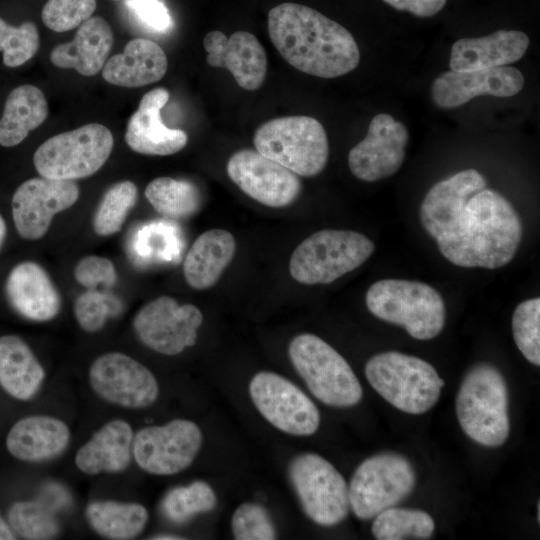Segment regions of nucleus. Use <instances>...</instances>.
<instances>
[{"mask_svg":"<svg viewBox=\"0 0 540 540\" xmlns=\"http://www.w3.org/2000/svg\"><path fill=\"white\" fill-rule=\"evenodd\" d=\"M86 518L99 535L128 540L139 535L147 524V509L139 503L96 500L86 507Z\"/></svg>","mask_w":540,"mask_h":540,"instance_id":"obj_31","label":"nucleus"},{"mask_svg":"<svg viewBox=\"0 0 540 540\" xmlns=\"http://www.w3.org/2000/svg\"><path fill=\"white\" fill-rule=\"evenodd\" d=\"M248 390L258 412L281 432L310 436L318 430V408L298 386L282 375L258 372L250 380Z\"/></svg>","mask_w":540,"mask_h":540,"instance_id":"obj_12","label":"nucleus"},{"mask_svg":"<svg viewBox=\"0 0 540 540\" xmlns=\"http://www.w3.org/2000/svg\"><path fill=\"white\" fill-rule=\"evenodd\" d=\"M509 394L501 372L478 363L464 376L456 397V414L464 433L485 447L503 445L510 433Z\"/></svg>","mask_w":540,"mask_h":540,"instance_id":"obj_3","label":"nucleus"},{"mask_svg":"<svg viewBox=\"0 0 540 540\" xmlns=\"http://www.w3.org/2000/svg\"><path fill=\"white\" fill-rule=\"evenodd\" d=\"M6 223L3 217L0 215V248L2 247L6 237Z\"/></svg>","mask_w":540,"mask_h":540,"instance_id":"obj_47","label":"nucleus"},{"mask_svg":"<svg viewBox=\"0 0 540 540\" xmlns=\"http://www.w3.org/2000/svg\"><path fill=\"white\" fill-rule=\"evenodd\" d=\"M231 529L237 540H272L277 536L267 509L258 504H241L233 513Z\"/></svg>","mask_w":540,"mask_h":540,"instance_id":"obj_40","label":"nucleus"},{"mask_svg":"<svg viewBox=\"0 0 540 540\" xmlns=\"http://www.w3.org/2000/svg\"><path fill=\"white\" fill-rule=\"evenodd\" d=\"M523 85L522 73L511 66L471 71L451 70L435 78L431 86V97L439 108L453 109L477 96H514L522 90Z\"/></svg>","mask_w":540,"mask_h":540,"instance_id":"obj_19","label":"nucleus"},{"mask_svg":"<svg viewBox=\"0 0 540 540\" xmlns=\"http://www.w3.org/2000/svg\"><path fill=\"white\" fill-rule=\"evenodd\" d=\"M529 46V37L517 30H497L478 38L456 41L450 54L449 65L453 71L507 66L520 60Z\"/></svg>","mask_w":540,"mask_h":540,"instance_id":"obj_23","label":"nucleus"},{"mask_svg":"<svg viewBox=\"0 0 540 540\" xmlns=\"http://www.w3.org/2000/svg\"><path fill=\"white\" fill-rule=\"evenodd\" d=\"M113 145V135L106 126L89 123L43 142L33 162L43 177L76 180L96 173L108 160Z\"/></svg>","mask_w":540,"mask_h":540,"instance_id":"obj_9","label":"nucleus"},{"mask_svg":"<svg viewBox=\"0 0 540 540\" xmlns=\"http://www.w3.org/2000/svg\"><path fill=\"white\" fill-rule=\"evenodd\" d=\"M5 292L12 308L31 321L51 320L61 308L58 290L45 269L35 262L25 261L13 267Z\"/></svg>","mask_w":540,"mask_h":540,"instance_id":"obj_22","label":"nucleus"},{"mask_svg":"<svg viewBox=\"0 0 540 540\" xmlns=\"http://www.w3.org/2000/svg\"><path fill=\"white\" fill-rule=\"evenodd\" d=\"M123 310L121 300L97 289H88L75 301L74 314L79 326L86 332L102 329L110 317L118 316Z\"/></svg>","mask_w":540,"mask_h":540,"instance_id":"obj_38","label":"nucleus"},{"mask_svg":"<svg viewBox=\"0 0 540 540\" xmlns=\"http://www.w3.org/2000/svg\"><path fill=\"white\" fill-rule=\"evenodd\" d=\"M226 169L229 178L245 194L268 207L289 206L301 192L297 174L257 150L235 152Z\"/></svg>","mask_w":540,"mask_h":540,"instance_id":"obj_16","label":"nucleus"},{"mask_svg":"<svg viewBox=\"0 0 540 540\" xmlns=\"http://www.w3.org/2000/svg\"><path fill=\"white\" fill-rule=\"evenodd\" d=\"M15 533L9 523L0 514V540H14Z\"/></svg>","mask_w":540,"mask_h":540,"instance_id":"obj_45","label":"nucleus"},{"mask_svg":"<svg viewBox=\"0 0 540 540\" xmlns=\"http://www.w3.org/2000/svg\"><path fill=\"white\" fill-rule=\"evenodd\" d=\"M96 9L95 0H48L41 13L43 23L55 32L79 27Z\"/></svg>","mask_w":540,"mask_h":540,"instance_id":"obj_41","label":"nucleus"},{"mask_svg":"<svg viewBox=\"0 0 540 540\" xmlns=\"http://www.w3.org/2000/svg\"><path fill=\"white\" fill-rule=\"evenodd\" d=\"M145 197L153 208L169 219H185L200 207V193L195 184L171 177H158L145 189Z\"/></svg>","mask_w":540,"mask_h":540,"instance_id":"obj_32","label":"nucleus"},{"mask_svg":"<svg viewBox=\"0 0 540 540\" xmlns=\"http://www.w3.org/2000/svg\"><path fill=\"white\" fill-rule=\"evenodd\" d=\"M138 197L136 185L128 180L113 184L103 195L93 216V229L99 236L119 232Z\"/></svg>","mask_w":540,"mask_h":540,"instance_id":"obj_34","label":"nucleus"},{"mask_svg":"<svg viewBox=\"0 0 540 540\" xmlns=\"http://www.w3.org/2000/svg\"><path fill=\"white\" fill-rule=\"evenodd\" d=\"M167 57L155 42L136 38L129 41L123 52L112 56L102 68V77L120 87H141L163 78Z\"/></svg>","mask_w":540,"mask_h":540,"instance_id":"obj_27","label":"nucleus"},{"mask_svg":"<svg viewBox=\"0 0 540 540\" xmlns=\"http://www.w3.org/2000/svg\"><path fill=\"white\" fill-rule=\"evenodd\" d=\"M253 142L259 153L300 176L318 175L328 161L326 131L310 116L269 120L257 128Z\"/></svg>","mask_w":540,"mask_h":540,"instance_id":"obj_8","label":"nucleus"},{"mask_svg":"<svg viewBox=\"0 0 540 540\" xmlns=\"http://www.w3.org/2000/svg\"><path fill=\"white\" fill-rule=\"evenodd\" d=\"M409 133L393 116L373 117L365 138L349 152L348 166L358 179L374 182L395 174L405 159Z\"/></svg>","mask_w":540,"mask_h":540,"instance_id":"obj_18","label":"nucleus"},{"mask_svg":"<svg viewBox=\"0 0 540 540\" xmlns=\"http://www.w3.org/2000/svg\"><path fill=\"white\" fill-rule=\"evenodd\" d=\"M365 301L375 317L403 327L418 340L435 338L445 325L443 298L436 289L423 282L379 280L369 287Z\"/></svg>","mask_w":540,"mask_h":540,"instance_id":"obj_4","label":"nucleus"},{"mask_svg":"<svg viewBox=\"0 0 540 540\" xmlns=\"http://www.w3.org/2000/svg\"><path fill=\"white\" fill-rule=\"evenodd\" d=\"M398 11H406L417 17H431L439 13L447 0H383Z\"/></svg>","mask_w":540,"mask_h":540,"instance_id":"obj_44","label":"nucleus"},{"mask_svg":"<svg viewBox=\"0 0 540 540\" xmlns=\"http://www.w3.org/2000/svg\"><path fill=\"white\" fill-rule=\"evenodd\" d=\"M374 250V243L359 232L320 230L296 247L289 272L301 284H329L361 266Z\"/></svg>","mask_w":540,"mask_h":540,"instance_id":"obj_7","label":"nucleus"},{"mask_svg":"<svg viewBox=\"0 0 540 540\" xmlns=\"http://www.w3.org/2000/svg\"><path fill=\"white\" fill-rule=\"evenodd\" d=\"M7 518L14 533L24 539H52L59 533V524L53 513L37 501L15 502L10 506Z\"/></svg>","mask_w":540,"mask_h":540,"instance_id":"obj_36","label":"nucleus"},{"mask_svg":"<svg viewBox=\"0 0 540 540\" xmlns=\"http://www.w3.org/2000/svg\"><path fill=\"white\" fill-rule=\"evenodd\" d=\"M115 1H119V0H115Z\"/></svg>","mask_w":540,"mask_h":540,"instance_id":"obj_49","label":"nucleus"},{"mask_svg":"<svg viewBox=\"0 0 540 540\" xmlns=\"http://www.w3.org/2000/svg\"><path fill=\"white\" fill-rule=\"evenodd\" d=\"M76 281L87 289L98 286L111 288L117 281V273L113 263L104 257L86 256L76 265L74 270Z\"/></svg>","mask_w":540,"mask_h":540,"instance_id":"obj_42","label":"nucleus"},{"mask_svg":"<svg viewBox=\"0 0 540 540\" xmlns=\"http://www.w3.org/2000/svg\"><path fill=\"white\" fill-rule=\"evenodd\" d=\"M365 376L387 402L413 415L430 410L445 384L430 363L396 351L371 357L365 365Z\"/></svg>","mask_w":540,"mask_h":540,"instance_id":"obj_5","label":"nucleus"},{"mask_svg":"<svg viewBox=\"0 0 540 540\" xmlns=\"http://www.w3.org/2000/svg\"><path fill=\"white\" fill-rule=\"evenodd\" d=\"M202 442V431L195 422L175 419L139 430L133 439L132 453L145 472L173 475L192 464Z\"/></svg>","mask_w":540,"mask_h":540,"instance_id":"obj_13","label":"nucleus"},{"mask_svg":"<svg viewBox=\"0 0 540 540\" xmlns=\"http://www.w3.org/2000/svg\"><path fill=\"white\" fill-rule=\"evenodd\" d=\"M127 7L138 23L155 33H166L173 26L167 7L160 0H127Z\"/></svg>","mask_w":540,"mask_h":540,"instance_id":"obj_43","label":"nucleus"},{"mask_svg":"<svg viewBox=\"0 0 540 540\" xmlns=\"http://www.w3.org/2000/svg\"><path fill=\"white\" fill-rule=\"evenodd\" d=\"M151 539H155V540H179V539H184V538L181 537V536H178V535L164 533V534H156L153 537H151Z\"/></svg>","mask_w":540,"mask_h":540,"instance_id":"obj_46","label":"nucleus"},{"mask_svg":"<svg viewBox=\"0 0 540 540\" xmlns=\"http://www.w3.org/2000/svg\"><path fill=\"white\" fill-rule=\"evenodd\" d=\"M203 47L208 53L207 63L228 69L241 88L254 91L263 84L267 56L252 33L237 31L228 38L223 32L213 30L205 35Z\"/></svg>","mask_w":540,"mask_h":540,"instance_id":"obj_20","label":"nucleus"},{"mask_svg":"<svg viewBox=\"0 0 540 540\" xmlns=\"http://www.w3.org/2000/svg\"><path fill=\"white\" fill-rule=\"evenodd\" d=\"M475 169L434 184L420 206V220L441 254L460 267L497 269L515 256L522 224L511 203L486 189Z\"/></svg>","mask_w":540,"mask_h":540,"instance_id":"obj_1","label":"nucleus"},{"mask_svg":"<svg viewBox=\"0 0 540 540\" xmlns=\"http://www.w3.org/2000/svg\"><path fill=\"white\" fill-rule=\"evenodd\" d=\"M269 37L280 55L299 71L336 78L354 70L360 51L352 34L303 4L286 2L268 12Z\"/></svg>","mask_w":540,"mask_h":540,"instance_id":"obj_2","label":"nucleus"},{"mask_svg":"<svg viewBox=\"0 0 540 540\" xmlns=\"http://www.w3.org/2000/svg\"><path fill=\"white\" fill-rule=\"evenodd\" d=\"M114 36L102 17H90L78 28L71 42L55 46L50 53L52 64L73 68L84 76L97 74L105 65Z\"/></svg>","mask_w":540,"mask_h":540,"instance_id":"obj_25","label":"nucleus"},{"mask_svg":"<svg viewBox=\"0 0 540 540\" xmlns=\"http://www.w3.org/2000/svg\"><path fill=\"white\" fill-rule=\"evenodd\" d=\"M434 529V520L427 512L393 506L374 517L371 530L377 540H423L431 538Z\"/></svg>","mask_w":540,"mask_h":540,"instance_id":"obj_33","label":"nucleus"},{"mask_svg":"<svg viewBox=\"0 0 540 540\" xmlns=\"http://www.w3.org/2000/svg\"><path fill=\"white\" fill-rule=\"evenodd\" d=\"M288 475L304 513L314 523L332 527L347 517L348 485L324 457L310 452L299 454L291 460Z\"/></svg>","mask_w":540,"mask_h":540,"instance_id":"obj_11","label":"nucleus"},{"mask_svg":"<svg viewBox=\"0 0 540 540\" xmlns=\"http://www.w3.org/2000/svg\"><path fill=\"white\" fill-rule=\"evenodd\" d=\"M415 484L416 473L406 457L395 452L373 455L365 459L351 477L350 508L358 519H373L407 498Z\"/></svg>","mask_w":540,"mask_h":540,"instance_id":"obj_10","label":"nucleus"},{"mask_svg":"<svg viewBox=\"0 0 540 540\" xmlns=\"http://www.w3.org/2000/svg\"><path fill=\"white\" fill-rule=\"evenodd\" d=\"M289 359L313 396L337 408L357 405L361 384L346 359L320 337L303 333L288 347Z\"/></svg>","mask_w":540,"mask_h":540,"instance_id":"obj_6","label":"nucleus"},{"mask_svg":"<svg viewBox=\"0 0 540 540\" xmlns=\"http://www.w3.org/2000/svg\"><path fill=\"white\" fill-rule=\"evenodd\" d=\"M47 116L48 104L39 88L30 84L16 87L9 93L0 119V145L21 143Z\"/></svg>","mask_w":540,"mask_h":540,"instance_id":"obj_30","label":"nucleus"},{"mask_svg":"<svg viewBox=\"0 0 540 540\" xmlns=\"http://www.w3.org/2000/svg\"><path fill=\"white\" fill-rule=\"evenodd\" d=\"M168 99L169 92L164 87L155 88L142 97L125 132V141L133 151L144 155L166 156L186 146L187 134L179 129L168 128L162 122L160 111Z\"/></svg>","mask_w":540,"mask_h":540,"instance_id":"obj_21","label":"nucleus"},{"mask_svg":"<svg viewBox=\"0 0 540 540\" xmlns=\"http://www.w3.org/2000/svg\"><path fill=\"white\" fill-rule=\"evenodd\" d=\"M537 509H538L537 519H538V522H539L540 521V502H538V504H537Z\"/></svg>","mask_w":540,"mask_h":540,"instance_id":"obj_48","label":"nucleus"},{"mask_svg":"<svg viewBox=\"0 0 540 540\" xmlns=\"http://www.w3.org/2000/svg\"><path fill=\"white\" fill-rule=\"evenodd\" d=\"M236 251L234 236L224 229L203 232L191 245L183 262L187 284L206 290L216 284Z\"/></svg>","mask_w":540,"mask_h":540,"instance_id":"obj_28","label":"nucleus"},{"mask_svg":"<svg viewBox=\"0 0 540 540\" xmlns=\"http://www.w3.org/2000/svg\"><path fill=\"white\" fill-rule=\"evenodd\" d=\"M202 322L203 315L196 306L179 305L176 299L161 296L136 313L133 328L144 345L160 354L174 356L195 345Z\"/></svg>","mask_w":540,"mask_h":540,"instance_id":"obj_14","label":"nucleus"},{"mask_svg":"<svg viewBox=\"0 0 540 540\" xmlns=\"http://www.w3.org/2000/svg\"><path fill=\"white\" fill-rule=\"evenodd\" d=\"M44 378L42 365L20 337H0V385L7 394L17 400H29L38 392Z\"/></svg>","mask_w":540,"mask_h":540,"instance_id":"obj_29","label":"nucleus"},{"mask_svg":"<svg viewBox=\"0 0 540 540\" xmlns=\"http://www.w3.org/2000/svg\"><path fill=\"white\" fill-rule=\"evenodd\" d=\"M216 503L213 488L207 482L197 480L171 489L162 501V510L170 521L183 523L197 514L212 511Z\"/></svg>","mask_w":540,"mask_h":540,"instance_id":"obj_35","label":"nucleus"},{"mask_svg":"<svg viewBox=\"0 0 540 540\" xmlns=\"http://www.w3.org/2000/svg\"><path fill=\"white\" fill-rule=\"evenodd\" d=\"M70 441V430L60 419L33 415L20 419L9 430V453L26 462H39L61 454Z\"/></svg>","mask_w":540,"mask_h":540,"instance_id":"obj_24","label":"nucleus"},{"mask_svg":"<svg viewBox=\"0 0 540 540\" xmlns=\"http://www.w3.org/2000/svg\"><path fill=\"white\" fill-rule=\"evenodd\" d=\"M39 34L33 22L11 26L0 17V52L8 67H18L30 60L38 51Z\"/></svg>","mask_w":540,"mask_h":540,"instance_id":"obj_39","label":"nucleus"},{"mask_svg":"<svg viewBox=\"0 0 540 540\" xmlns=\"http://www.w3.org/2000/svg\"><path fill=\"white\" fill-rule=\"evenodd\" d=\"M89 381L102 399L125 408L149 407L159 395L153 373L120 352L105 353L96 358L89 369Z\"/></svg>","mask_w":540,"mask_h":540,"instance_id":"obj_15","label":"nucleus"},{"mask_svg":"<svg viewBox=\"0 0 540 540\" xmlns=\"http://www.w3.org/2000/svg\"><path fill=\"white\" fill-rule=\"evenodd\" d=\"M514 341L522 355L535 366L540 365V298L518 304L512 316Z\"/></svg>","mask_w":540,"mask_h":540,"instance_id":"obj_37","label":"nucleus"},{"mask_svg":"<svg viewBox=\"0 0 540 540\" xmlns=\"http://www.w3.org/2000/svg\"><path fill=\"white\" fill-rule=\"evenodd\" d=\"M79 187L74 180L46 177L23 182L12 197V216L18 234L26 240L43 237L53 217L76 203Z\"/></svg>","mask_w":540,"mask_h":540,"instance_id":"obj_17","label":"nucleus"},{"mask_svg":"<svg viewBox=\"0 0 540 540\" xmlns=\"http://www.w3.org/2000/svg\"><path fill=\"white\" fill-rule=\"evenodd\" d=\"M133 439L128 422L121 419L109 421L79 448L75 464L87 475L124 471L131 461Z\"/></svg>","mask_w":540,"mask_h":540,"instance_id":"obj_26","label":"nucleus"}]
</instances>
